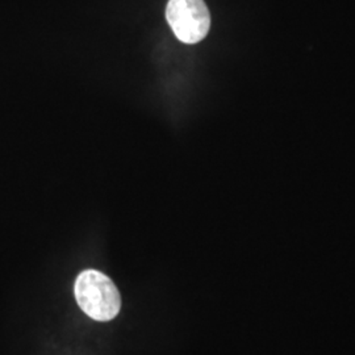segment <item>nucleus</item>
<instances>
[{
  "label": "nucleus",
  "instance_id": "2",
  "mask_svg": "<svg viewBox=\"0 0 355 355\" xmlns=\"http://www.w3.org/2000/svg\"><path fill=\"white\" fill-rule=\"evenodd\" d=\"M166 19L178 40L184 44L202 41L211 26V15L204 0H170Z\"/></svg>",
  "mask_w": 355,
  "mask_h": 355
},
{
  "label": "nucleus",
  "instance_id": "1",
  "mask_svg": "<svg viewBox=\"0 0 355 355\" xmlns=\"http://www.w3.org/2000/svg\"><path fill=\"white\" fill-rule=\"evenodd\" d=\"M76 299L82 311L96 321H110L121 308L114 282L96 270H86L76 278Z\"/></svg>",
  "mask_w": 355,
  "mask_h": 355
}]
</instances>
